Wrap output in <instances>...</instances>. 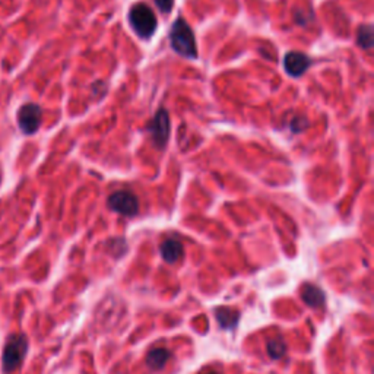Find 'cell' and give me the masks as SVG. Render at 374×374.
Here are the masks:
<instances>
[{
	"label": "cell",
	"instance_id": "cell-1",
	"mask_svg": "<svg viewBox=\"0 0 374 374\" xmlns=\"http://www.w3.org/2000/svg\"><path fill=\"white\" fill-rule=\"evenodd\" d=\"M170 44L172 49L183 56V58L187 59H196L198 58V47H196V40H195V34L192 28L189 27L183 18H179V20L173 24L172 31H170Z\"/></svg>",
	"mask_w": 374,
	"mask_h": 374
},
{
	"label": "cell",
	"instance_id": "cell-2",
	"mask_svg": "<svg viewBox=\"0 0 374 374\" xmlns=\"http://www.w3.org/2000/svg\"><path fill=\"white\" fill-rule=\"evenodd\" d=\"M129 22L142 40H149L155 34L158 21L154 11L146 4H135L129 12Z\"/></svg>",
	"mask_w": 374,
	"mask_h": 374
},
{
	"label": "cell",
	"instance_id": "cell-3",
	"mask_svg": "<svg viewBox=\"0 0 374 374\" xmlns=\"http://www.w3.org/2000/svg\"><path fill=\"white\" fill-rule=\"evenodd\" d=\"M28 340L22 333H13L6 340L4 354H2V366L6 374L13 373L21 367L24 359L27 357Z\"/></svg>",
	"mask_w": 374,
	"mask_h": 374
},
{
	"label": "cell",
	"instance_id": "cell-4",
	"mask_svg": "<svg viewBox=\"0 0 374 374\" xmlns=\"http://www.w3.org/2000/svg\"><path fill=\"white\" fill-rule=\"evenodd\" d=\"M148 132L158 149L165 148L168 138H170V116L165 108L158 110V113L148 126Z\"/></svg>",
	"mask_w": 374,
	"mask_h": 374
},
{
	"label": "cell",
	"instance_id": "cell-5",
	"mask_svg": "<svg viewBox=\"0 0 374 374\" xmlns=\"http://www.w3.org/2000/svg\"><path fill=\"white\" fill-rule=\"evenodd\" d=\"M108 208L124 217H135L139 212V202L132 192L117 191L108 198Z\"/></svg>",
	"mask_w": 374,
	"mask_h": 374
},
{
	"label": "cell",
	"instance_id": "cell-6",
	"mask_svg": "<svg viewBox=\"0 0 374 374\" xmlns=\"http://www.w3.org/2000/svg\"><path fill=\"white\" fill-rule=\"evenodd\" d=\"M41 108L37 104H25L18 111V124L25 135H34L41 126Z\"/></svg>",
	"mask_w": 374,
	"mask_h": 374
},
{
	"label": "cell",
	"instance_id": "cell-7",
	"mask_svg": "<svg viewBox=\"0 0 374 374\" xmlns=\"http://www.w3.org/2000/svg\"><path fill=\"white\" fill-rule=\"evenodd\" d=\"M311 60L307 54L300 51H288L284 58V69L292 78H300L310 67Z\"/></svg>",
	"mask_w": 374,
	"mask_h": 374
},
{
	"label": "cell",
	"instance_id": "cell-8",
	"mask_svg": "<svg viewBox=\"0 0 374 374\" xmlns=\"http://www.w3.org/2000/svg\"><path fill=\"white\" fill-rule=\"evenodd\" d=\"M183 245L176 238H167L161 243L160 253L161 257L167 264H176V262L183 256Z\"/></svg>",
	"mask_w": 374,
	"mask_h": 374
},
{
	"label": "cell",
	"instance_id": "cell-9",
	"mask_svg": "<svg viewBox=\"0 0 374 374\" xmlns=\"http://www.w3.org/2000/svg\"><path fill=\"white\" fill-rule=\"evenodd\" d=\"M302 298L304 300V303L309 307H323L325 302H326V295L325 292L313 284H306L302 288Z\"/></svg>",
	"mask_w": 374,
	"mask_h": 374
},
{
	"label": "cell",
	"instance_id": "cell-10",
	"mask_svg": "<svg viewBox=\"0 0 374 374\" xmlns=\"http://www.w3.org/2000/svg\"><path fill=\"white\" fill-rule=\"evenodd\" d=\"M172 359V354L165 348H154L146 355V364L151 370H161L167 364V361Z\"/></svg>",
	"mask_w": 374,
	"mask_h": 374
},
{
	"label": "cell",
	"instance_id": "cell-11",
	"mask_svg": "<svg viewBox=\"0 0 374 374\" xmlns=\"http://www.w3.org/2000/svg\"><path fill=\"white\" fill-rule=\"evenodd\" d=\"M215 317L221 328L231 329L238 323L240 313L231 307H219L215 310Z\"/></svg>",
	"mask_w": 374,
	"mask_h": 374
},
{
	"label": "cell",
	"instance_id": "cell-12",
	"mask_svg": "<svg viewBox=\"0 0 374 374\" xmlns=\"http://www.w3.org/2000/svg\"><path fill=\"white\" fill-rule=\"evenodd\" d=\"M266 349L268 355L272 360H279L280 357H284L287 352V344L284 342L283 338H275L266 344Z\"/></svg>",
	"mask_w": 374,
	"mask_h": 374
},
{
	"label": "cell",
	"instance_id": "cell-13",
	"mask_svg": "<svg viewBox=\"0 0 374 374\" xmlns=\"http://www.w3.org/2000/svg\"><path fill=\"white\" fill-rule=\"evenodd\" d=\"M357 41L359 46L364 50H370L373 47V41H374V37H373V28L370 25H363L359 30V35H357Z\"/></svg>",
	"mask_w": 374,
	"mask_h": 374
},
{
	"label": "cell",
	"instance_id": "cell-14",
	"mask_svg": "<svg viewBox=\"0 0 374 374\" xmlns=\"http://www.w3.org/2000/svg\"><path fill=\"white\" fill-rule=\"evenodd\" d=\"M155 4L161 12L168 13V12H172L174 6V0H155Z\"/></svg>",
	"mask_w": 374,
	"mask_h": 374
},
{
	"label": "cell",
	"instance_id": "cell-15",
	"mask_svg": "<svg viewBox=\"0 0 374 374\" xmlns=\"http://www.w3.org/2000/svg\"><path fill=\"white\" fill-rule=\"evenodd\" d=\"M205 374H219V373H217V371H209V373H205Z\"/></svg>",
	"mask_w": 374,
	"mask_h": 374
}]
</instances>
